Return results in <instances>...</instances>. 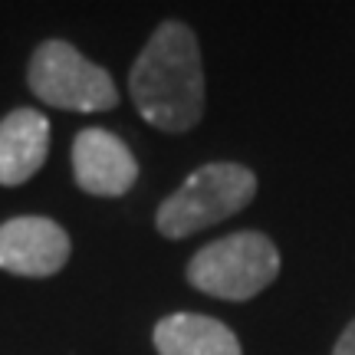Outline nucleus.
Listing matches in <instances>:
<instances>
[{"mask_svg":"<svg viewBox=\"0 0 355 355\" xmlns=\"http://www.w3.org/2000/svg\"><path fill=\"white\" fill-rule=\"evenodd\" d=\"M128 89L145 122L162 132H188L204 115V66L191 26L168 20L152 33L132 66Z\"/></svg>","mask_w":355,"mask_h":355,"instance_id":"1","label":"nucleus"},{"mask_svg":"<svg viewBox=\"0 0 355 355\" xmlns=\"http://www.w3.org/2000/svg\"><path fill=\"white\" fill-rule=\"evenodd\" d=\"M279 273V250L266 234L257 230H241L220 241L201 247L191 257L188 279L194 290L243 303L263 293Z\"/></svg>","mask_w":355,"mask_h":355,"instance_id":"2","label":"nucleus"},{"mask_svg":"<svg viewBox=\"0 0 355 355\" xmlns=\"http://www.w3.org/2000/svg\"><path fill=\"white\" fill-rule=\"evenodd\" d=\"M254 194L257 178L250 168L234 165V162H214V165L198 168L158 207L155 224L165 237L181 241V237H191L224 217H234L254 201Z\"/></svg>","mask_w":355,"mask_h":355,"instance_id":"3","label":"nucleus"},{"mask_svg":"<svg viewBox=\"0 0 355 355\" xmlns=\"http://www.w3.org/2000/svg\"><path fill=\"white\" fill-rule=\"evenodd\" d=\"M33 96L56 109L73 112H105L119 102V89L102 66L89 63L86 56L66 40H46L37 46L26 69Z\"/></svg>","mask_w":355,"mask_h":355,"instance_id":"4","label":"nucleus"},{"mask_svg":"<svg viewBox=\"0 0 355 355\" xmlns=\"http://www.w3.org/2000/svg\"><path fill=\"white\" fill-rule=\"evenodd\" d=\"M69 260V237L50 217H13L0 224V270L13 277H53Z\"/></svg>","mask_w":355,"mask_h":355,"instance_id":"5","label":"nucleus"},{"mask_svg":"<svg viewBox=\"0 0 355 355\" xmlns=\"http://www.w3.org/2000/svg\"><path fill=\"white\" fill-rule=\"evenodd\" d=\"M73 175L86 194L119 198L135 184L139 162L119 135L105 128H83L73 141Z\"/></svg>","mask_w":355,"mask_h":355,"instance_id":"6","label":"nucleus"},{"mask_svg":"<svg viewBox=\"0 0 355 355\" xmlns=\"http://www.w3.org/2000/svg\"><path fill=\"white\" fill-rule=\"evenodd\" d=\"M50 155V119L37 109H13L0 122V184L17 188L37 175Z\"/></svg>","mask_w":355,"mask_h":355,"instance_id":"7","label":"nucleus"},{"mask_svg":"<svg viewBox=\"0 0 355 355\" xmlns=\"http://www.w3.org/2000/svg\"><path fill=\"white\" fill-rule=\"evenodd\" d=\"M152 343L158 355H241L234 329H227L220 319L198 313L165 316L155 326Z\"/></svg>","mask_w":355,"mask_h":355,"instance_id":"8","label":"nucleus"},{"mask_svg":"<svg viewBox=\"0 0 355 355\" xmlns=\"http://www.w3.org/2000/svg\"><path fill=\"white\" fill-rule=\"evenodd\" d=\"M332 355H355V319L345 326L343 336H339V343H336Z\"/></svg>","mask_w":355,"mask_h":355,"instance_id":"9","label":"nucleus"}]
</instances>
